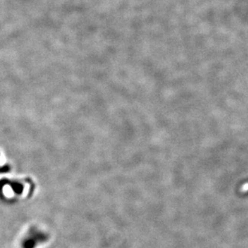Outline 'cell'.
Segmentation results:
<instances>
[{"mask_svg":"<svg viewBox=\"0 0 248 248\" xmlns=\"http://www.w3.org/2000/svg\"><path fill=\"white\" fill-rule=\"evenodd\" d=\"M241 193H247L248 192V182H246L243 184L240 187Z\"/></svg>","mask_w":248,"mask_h":248,"instance_id":"1","label":"cell"}]
</instances>
